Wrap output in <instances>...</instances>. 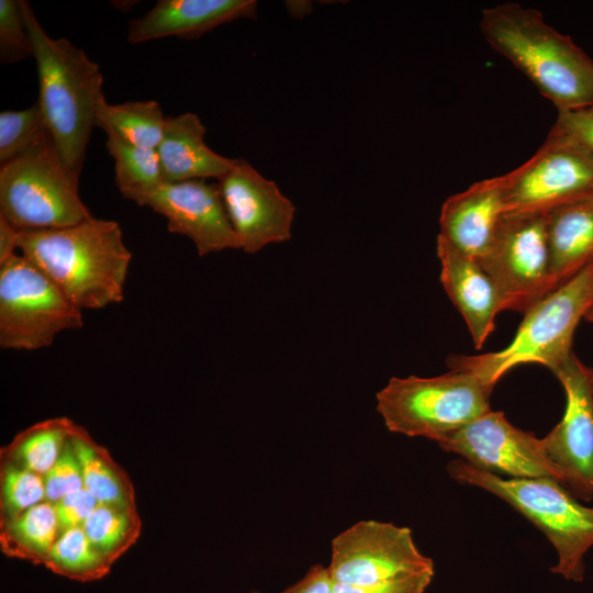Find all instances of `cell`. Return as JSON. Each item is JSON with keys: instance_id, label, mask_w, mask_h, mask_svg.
<instances>
[{"instance_id": "8d00e7d4", "label": "cell", "mask_w": 593, "mask_h": 593, "mask_svg": "<svg viewBox=\"0 0 593 593\" xmlns=\"http://www.w3.org/2000/svg\"><path fill=\"white\" fill-rule=\"evenodd\" d=\"M584 318L593 324V306H591L584 314Z\"/></svg>"}, {"instance_id": "ac0fdd59", "label": "cell", "mask_w": 593, "mask_h": 593, "mask_svg": "<svg viewBox=\"0 0 593 593\" xmlns=\"http://www.w3.org/2000/svg\"><path fill=\"white\" fill-rule=\"evenodd\" d=\"M256 8L255 0H158L142 18L131 20L127 41L195 40L225 23L255 19Z\"/></svg>"}, {"instance_id": "1f68e13d", "label": "cell", "mask_w": 593, "mask_h": 593, "mask_svg": "<svg viewBox=\"0 0 593 593\" xmlns=\"http://www.w3.org/2000/svg\"><path fill=\"white\" fill-rule=\"evenodd\" d=\"M550 132L577 143L593 154V104L559 112Z\"/></svg>"}, {"instance_id": "f1b7e54d", "label": "cell", "mask_w": 593, "mask_h": 593, "mask_svg": "<svg viewBox=\"0 0 593 593\" xmlns=\"http://www.w3.org/2000/svg\"><path fill=\"white\" fill-rule=\"evenodd\" d=\"M49 135L37 102L24 110L0 113V165L33 147Z\"/></svg>"}, {"instance_id": "d6986e66", "label": "cell", "mask_w": 593, "mask_h": 593, "mask_svg": "<svg viewBox=\"0 0 593 593\" xmlns=\"http://www.w3.org/2000/svg\"><path fill=\"white\" fill-rule=\"evenodd\" d=\"M205 132L194 113L167 118L164 137L157 148L164 182L219 180L232 169L236 159L212 150L204 142Z\"/></svg>"}, {"instance_id": "83f0119b", "label": "cell", "mask_w": 593, "mask_h": 593, "mask_svg": "<svg viewBox=\"0 0 593 593\" xmlns=\"http://www.w3.org/2000/svg\"><path fill=\"white\" fill-rule=\"evenodd\" d=\"M46 501L44 475L0 460V523Z\"/></svg>"}, {"instance_id": "d6a6232c", "label": "cell", "mask_w": 593, "mask_h": 593, "mask_svg": "<svg viewBox=\"0 0 593 593\" xmlns=\"http://www.w3.org/2000/svg\"><path fill=\"white\" fill-rule=\"evenodd\" d=\"M98 504L96 497L85 488L54 503L61 533L72 527L82 526Z\"/></svg>"}, {"instance_id": "e575fe53", "label": "cell", "mask_w": 593, "mask_h": 593, "mask_svg": "<svg viewBox=\"0 0 593 593\" xmlns=\"http://www.w3.org/2000/svg\"><path fill=\"white\" fill-rule=\"evenodd\" d=\"M328 569L322 564L310 568L305 575L280 593H332Z\"/></svg>"}, {"instance_id": "d4e9b609", "label": "cell", "mask_w": 593, "mask_h": 593, "mask_svg": "<svg viewBox=\"0 0 593 593\" xmlns=\"http://www.w3.org/2000/svg\"><path fill=\"white\" fill-rule=\"evenodd\" d=\"M81 527L94 548L113 564L137 541L142 521L137 506L99 503Z\"/></svg>"}, {"instance_id": "4fadbf2b", "label": "cell", "mask_w": 593, "mask_h": 593, "mask_svg": "<svg viewBox=\"0 0 593 593\" xmlns=\"http://www.w3.org/2000/svg\"><path fill=\"white\" fill-rule=\"evenodd\" d=\"M121 194L165 216L168 231L190 238L200 257L239 249L217 183L206 179L163 182L148 190Z\"/></svg>"}, {"instance_id": "e0dca14e", "label": "cell", "mask_w": 593, "mask_h": 593, "mask_svg": "<svg viewBox=\"0 0 593 593\" xmlns=\"http://www.w3.org/2000/svg\"><path fill=\"white\" fill-rule=\"evenodd\" d=\"M505 213L503 175L480 180L446 199L439 215V235L479 259L490 247Z\"/></svg>"}, {"instance_id": "6da1fadb", "label": "cell", "mask_w": 593, "mask_h": 593, "mask_svg": "<svg viewBox=\"0 0 593 593\" xmlns=\"http://www.w3.org/2000/svg\"><path fill=\"white\" fill-rule=\"evenodd\" d=\"M18 249L81 310L124 298L132 254L115 221L91 216L66 227L20 232Z\"/></svg>"}, {"instance_id": "2e32d148", "label": "cell", "mask_w": 593, "mask_h": 593, "mask_svg": "<svg viewBox=\"0 0 593 593\" xmlns=\"http://www.w3.org/2000/svg\"><path fill=\"white\" fill-rule=\"evenodd\" d=\"M440 282L462 316L472 343L481 349L502 312L497 290L479 261L452 246L439 234L436 242Z\"/></svg>"}, {"instance_id": "cb8c5ba5", "label": "cell", "mask_w": 593, "mask_h": 593, "mask_svg": "<svg viewBox=\"0 0 593 593\" xmlns=\"http://www.w3.org/2000/svg\"><path fill=\"white\" fill-rule=\"evenodd\" d=\"M166 121L157 101L110 104L104 100L98 108L96 126L105 133H115L136 146L157 149L164 137Z\"/></svg>"}, {"instance_id": "f546056e", "label": "cell", "mask_w": 593, "mask_h": 593, "mask_svg": "<svg viewBox=\"0 0 593 593\" xmlns=\"http://www.w3.org/2000/svg\"><path fill=\"white\" fill-rule=\"evenodd\" d=\"M34 56L20 0H0V61L12 64Z\"/></svg>"}, {"instance_id": "8fae6325", "label": "cell", "mask_w": 593, "mask_h": 593, "mask_svg": "<svg viewBox=\"0 0 593 593\" xmlns=\"http://www.w3.org/2000/svg\"><path fill=\"white\" fill-rule=\"evenodd\" d=\"M503 180L506 212H548L593 192V154L549 132L541 147Z\"/></svg>"}, {"instance_id": "ffe728a7", "label": "cell", "mask_w": 593, "mask_h": 593, "mask_svg": "<svg viewBox=\"0 0 593 593\" xmlns=\"http://www.w3.org/2000/svg\"><path fill=\"white\" fill-rule=\"evenodd\" d=\"M551 291L593 262V192L547 212Z\"/></svg>"}, {"instance_id": "52a82bcc", "label": "cell", "mask_w": 593, "mask_h": 593, "mask_svg": "<svg viewBox=\"0 0 593 593\" xmlns=\"http://www.w3.org/2000/svg\"><path fill=\"white\" fill-rule=\"evenodd\" d=\"M51 135L0 167V216L19 232L60 228L92 215Z\"/></svg>"}, {"instance_id": "603a6c76", "label": "cell", "mask_w": 593, "mask_h": 593, "mask_svg": "<svg viewBox=\"0 0 593 593\" xmlns=\"http://www.w3.org/2000/svg\"><path fill=\"white\" fill-rule=\"evenodd\" d=\"M76 425L66 416L37 422L1 448L0 460L45 475L61 455Z\"/></svg>"}, {"instance_id": "9c48e42d", "label": "cell", "mask_w": 593, "mask_h": 593, "mask_svg": "<svg viewBox=\"0 0 593 593\" xmlns=\"http://www.w3.org/2000/svg\"><path fill=\"white\" fill-rule=\"evenodd\" d=\"M477 260L492 279L502 311L524 314L551 292L547 212H506Z\"/></svg>"}, {"instance_id": "8992f818", "label": "cell", "mask_w": 593, "mask_h": 593, "mask_svg": "<svg viewBox=\"0 0 593 593\" xmlns=\"http://www.w3.org/2000/svg\"><path fill=\"white\" fill-rule=\"evenodd\" d=\"M493 388L467 370L392 377L376 394V409L390 432L439 444L491 410Z\"/></svg>"}, {"instance_id": "d590c367", "label": "cell", "mask_w": 593, "mask_h": 593, "mask_svg": "<svg viewBox=\"0 0 593 593\" xmlns=\"http://www.w3.org/2000/svg\"><path fill=\"white\" fill-rule=\"evenodd\" d=\"M19 231L0 216V266L16 255Z\"/></svg>"}, {"instance_id": "836d02e7", "label": "cell", "mask_w": 593, "mask_h": 593, "mask_svg": "<svg viewBox=\"0 0 593 593\" xmlns=\"http://www.w3.org/2000/svg\"><path fill=\"white\" fill-rule=\"evenodd\" d=\"M433 577L434 572H426L369 586L346 585L332 582V593H425Z\"/></svg>"}, {"instance_id": "9a60e30c", "label": "cell", "mask_w": 593, "mask_h": 593, "mask_svg": "<svg viewBox=\"0 0 593 593\" xmlns=\"http://www.w3.org/2000/svg\"><path fill=\"white\" fill-rule=\"evenodd\" d=\"M217 184L239 249L255 254L290 240L295 206L272 180L245 159H236Z\"/></svg>"}, {"instance_id": "7402d4cb", "label": "cell", "mask_w": 593, "mask_h": 593, "mask_svg": "<svg viewBox=\"0 0 593 593\" xmlns=\"http://www.w3.org/2000/svg\"><path fill=\"white\" fill-rule=\"evenodd\" d=\"M60 534L54 503L44 501L0 523V549L7 557L44 566Z\"/></svg>"}, {"instance_id": "30bf717a", "label": "cell", "mask_w": 593, "mask_h": 593, "mask_svg": "<svg viewBox=\"0 0 593 593\" xmlns=\"http://www.w3.org/2000/svg\"><path fill=\"white\" fill-rule=\"evenodd\" d=\"M327 569L333 583L369 586L434 572V563L418 550L409 527L369 519L332 540Z\"/></svg>"}, {"instance_id": "3957f363", "label": "cell", "mask_w": 593, "mask_h": 593, "mask_svg": "<svg viewBox=\"0 0 593 593\" xmlns=\"http://www.w3.org/2000/svg\"><path fill=\"white\" fill-rule=\"evenodd\" d=\"M38 77V105L64 166L79 181L99 105L105 100L97 63L66 38H52L20 0Z\"/></svg>"}, {"instance_id": "f35d334b", "label": "cell", "mask_w": 593, "mask_h": 593, "mask_svg": "<svg viewBox=\"0 0 593 593\" xmlns=\"http://www.w3.org/2000/svg\"><path fill=\"white\" fill-rule=\"evenodd\" d=\"M591 306H593V290H592V298H591Z\"/></svg>"}, {"instance_id": "7a4b0ae2", "label": "cell", "mask_w": 593, "mask_h": 593, "mask_svg": "<svg viewBox=\"0 0 593 593\" xmlns=\"http://www.w3.org/2000/svg\"><path fill=\"white\" fill-rule=\"evenodd\" d=\"M488 44L522 71L559 112L593 104V60L542 13L516 2L482 11Z\"/></svg>"}, {"instance_id": "4dcf8cb0", "label": "cell", "mask_w": 593, "mask_h": 593, "mask_svg": "<svg viewBox=\"0 0 593 593\" xmlns=\"http://www.w3.org/2000/svg\"><path fill=\"white\" fill-rule=\"evenodd\" d=\"M44 481L46 501L52 503L83 489L80 462L70 439L57 461L44 475Z\"/></svg>"}, {"instance_id": "ba28073f", "label": "cell", "mask_w": 593, "mask_h": 593, "mask_svg": "<svg viewBox=\"0 0 593 593\" xmlns=\"http://www.w3.org/2000/svg\"><path fill=\"white\" fill-rule=\"evenodd\" d=\"M83 325L82 310L35 265L15 255L0 266V346L37 350Z\"/></svg>"}, {"instance_id": "5b68a950", "label": "cell", "mask_w": 593, "mask_h": 593, "mask_svg": "<svg viewBox=\"0 0 593 593\" xmlns=\"http://www.w3.org/2000/svg\"><path fill=\"white\" fill-rule=\"evenodd\" d=\"M447 471L460 483L496 495L534 523L557 550L558 562L551 572L566 580H583V558L593 546V507L579 503L552 478L505 479L463 459L450 461Z\"/></svg>"}, {"instance_id": "74e56055", "label": "cell", "mask_w": 593, "mask_h": 593, "mask_svg": "<svg viewBox=\"0 0 593 593\" xmlns=\"http://www.w3.org/2000/svg\"><path fill=\"white\" fill-rule=\"evenodd\" d=\"M585 370H586V374H588V378L591 382V385H592V389H593V369L585 366Z\"/></svg>"}, {"instance_id": "484cf974", "label": "cell", "mask_w": 593, "mask_h": 593, "mask_svg": "<svg viewBox=\"0 0 593 593\" xmlns=\"http://www.w3.org/2000/svg\"><path fill=\"white\" fill-rule=\"evenodd\" d=\"M44 566L52 572L79 582L104 578L112 563L91 544L81 526L64 530Z\"/></svg>"}, {"instance_id": "44dd1931", "label": "cell", "mask_w": 593, "mask_h": 593, "mask_svg": "<svg viewBox=\"0 0 593 593\" xmlns=\"http://www.w3.org/2000/svg\"><path fill=\"white\" fill-rule=\"evenodd\" d=\"M71 444L80 462L83 488L99 503L136 506L135 489L127 472L80 425H76Z\"/></svg>"}, {"instance_id": "7c38bea8", "label": "cell", "mask_w": 593, "mask_h": 593, "mask_svg": "<svg viewBox=\"0 0 593 593\" xmlns=\"http://www.w3.org/2000/svg\"><path fill=\"white\" fill-rule=\"evenodd\" d=\"M473 467L516 479L562 475L550 460L542 438L511 424L501 411L490 410L438 444Z\"/></svg>"}, {"instance_id": "5bb4252c", "label": "cell", "mask_w": 593, "mask_h": 593, "mask_svg": "<svg viewBox=\"0 0 593 593\" xmlns=\"http://www.w3.org/2000/svg\"><path fill=\"white\" fill-rule=\"evenodd\" d=\"M566 393L561 421L542 438L562 485L584 501L593 497V389L574 354L552 372Z\"/></svg>"}, {"instance_id": "277c9868", "label": "cell", "mask_w": 593, "mask_h": 593, "mask_svg": "<svg viewBox=\"0 0 593 593\" xmlns=\"http://www.w3.org/2000/svg\"><path fill=\"white\" fill-rule=\"evenodd\" d=\"M593 262L529 310L511 343L501 350L447 358L452 370H467L490 385L513 368L539 363L553 372L572 355L573 334L591 306Z\"/></svg>"}, {"instance_id": "ab89813d", "label": "cell", "mask_w": 593, "mask_h": 593, "mask_svg": "<svg viewBox=\"0 0 593 593\" xmlns=\"http://www.w3.org/2000/svg\"><path fill=\"white\" fill-rule=\"evenodd\" d=\"M251 593H259V592H256V591H255V592H251Z\"/></svg>"}, {"instance_id": "4316f807", "label": "cell", "mask_w": 593, "mask_h": 593, "mask_svg": "<svg viewBox=\"0 0 593 593\" xmlns=\"http://www.w3.org/2000/svg\"><path fill=\"white\" fill-rule=\"evenodd\" d=\"M105 146L114 158L115 183L121 193L142 191L163 183L157 149L136 146L112 132H107Z\"/></svg>"}]
</instances>
